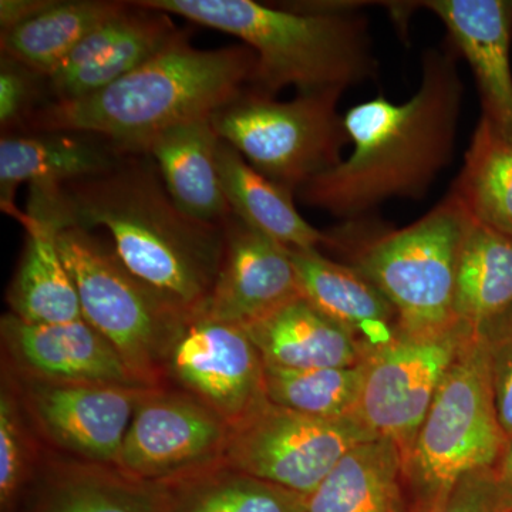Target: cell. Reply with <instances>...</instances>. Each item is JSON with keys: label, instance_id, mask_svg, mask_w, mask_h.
Here are the masks:
<instances>
[{"label": "cell", "instance_id": "ba28073f", "mask_svg": "<svg viewBox=\"0 0 512 512\" xmlns=\"http://www.w3.org/2000/svg\"><path fill=\"white\" fill-rule=\"evenodd\" d=\"M342 94L322 90L276 101L248 87L215 111L211 123L258 173L296 194L343 161L350 138L338 113Z\"/></svg>", "mask_w": 512, "mask_h": 512}, {"label": "cell", "instance_id": "ffe728a7", "mask_svg": "<svg viewBox=\"0 0 512 512\" xmlns=\"http://www.w3.org/2000/svg\"><path fill=\"white\" fill-rule=\"evenodd\" d=\"M220 144L210 117L167 128L133 154H146L156 163L168 194L185 215L222 225L232 210L218 171Z\"/></svg>", "mask_w": 512, "mask_h": 512}, {"label": "cell", "instance_id": "d4e9b609", "mask_svg": "<svg viewBox=\"0 0 512 512\" xmlns=\"http://www.w3.org/2000/svg\"><path fill=\"white\" fill-rule=\"evenodd\" d=\"M171 484L128 476L116 466L87 464L57 470L28 512H168Z\"/></svg>", "mask_w": 512, "mask_h": 512}, {"label": "cell", "instance_id": "8fae6325", "mask_svg": "<svg viewBox=\"0 0 512 512\" xmlns=\"http://www.w3.org/2000/svg\"><path fill=\"white\" fill-rule=\"evenodd\" d=\"M229 429L191 394L148 387L114 466L151 483H177L224 464Z\"/></svg>", "mask_w": 512, "mask_h": 512}, {"label": "cell", "instance_id": "9c48e42d", "mask_svg": "<svg viewBox=\"0 0 512 512\" xmlns=\"http://www.w3.org/2000/svg\"><path fill=\"white\" fill-rule=\"evenodd\" d=\"M375 439L352 417L318 419L265 400L229 429L224 466L309 497L349 450Z\"/></svg>", "mask_w": 512, "mask_h": 512}, {"label": "cell", "instance_id": "e0dca14e", "mask_svg": "<svg viewBox=\"0 0 512 512\" xmlns=\"http://www.w3.org/2000/svg\"><path fill=\"white\" fill-rule=\"evenodd\" d=\"M420 5L444 23L451 45L470 64L483 117L512 141V0H430Z\"/></svg>", "mask_w": 512, "mask_h": 512}, {"label": "cell", "instance_id": "4dcf8cb0", "mask_svg": "<svg viewBox=\"0 0 512 512\" xmlns=\"http://www.w3.org/2000/svg\"><path fill=\"white\" fill-rule=\"evenodd\" d=\"M50 103L46 77L10 57H0V126L2 136L19 134L29 117Z\"/></svg>", "mask_w": 512, "mask_h": 512}, {"label": "cell", "instance_id": "d590c367", "mask_svg": "<svg viewBox=\"0 0 512 512\" xmlns=\"http://www.w3.org/2000/svg\"><path fill=\"white\" fill-rule=\"evenodd\" d=\"M500 512L512 511V437L507 440L500 457L491 467Z\"/></svg>", "mask_w": 512, "mask_h": 512}, {"label": "cell", "instance_id": "30bf717a", "mask_svg": "<svg viewBox=\"0 0 512 512\" xmlns=\"http://www.w3.org/2000/svg\"><path fill=\"white\" fill-rule=\"evenodd\" d=\"M473 332L458 320L446 328L404 332L369 357L353 419L377 439L393 441L406 457L444 376Z\"/></svg>", "mask_w": 512, "mask_h": 512}, {"label": "cell", "instance_id": "3957f363", "mask_svg": "<svg viewBox=\"0 0 512 512\" xmlns=\"http://www.w3.org/2000/svg\"><path fill=\"white\" fill-rule=\"evenodd\" d=\"M255 67L248 46L197 49L183 30L163 52L101 92L40 107L19 134H94L133 154L167 128L210 119L248 89Z\"/></svg>", "mask_w": 512, "mask_h": 512}, {"label": "cell", "instance_id": "4fadbf2b", "mask_svg": "<svg viewBox=\"0 0 512 512\" xmlns=\"http://www.w3.org/2000/svg\"><path fill=\"white\" fill-rule=\"evenodd\" d=\"M148 387L30 380L28 409L57 446L114 466L137 403Z\"/></svg>", "mask_w": 512, "mask_h": 512}, {"label": "cell", "instance_id": "603a6c76", "mask_svg": "<svg viewBox=\"0 0 512 512\" xmlns=\"http://www.w3.org/2000/svg\"><path fill=\"white\" fill-rule=\"evenodd\" d=\"M26 244L8 292L12 313L33 325L83 319L79 292L57 247L56 231L23 212Z\"/></svg>", "mask_w": 512, "mask_h": 512}, {"label": "cell", "instance_id": "d6a6232c", "mask_svg": "<svg viewBox=\"0 0 512 512\" xmlns=\"http://www.w3.org/2000/svg\"><path fill=\"white\" fill-rule=\"evenodd\" d=\"M485 339L490 359L495 412L507 439L512 437V315L477 330Z\"/></svg>", "mask_w": 512, "mask_h": 512}, {"label": "cell", "instance_id": "52a82bcc", "mask_svg": "<svg viewBox=\"0 0 512 512\" xmlns=\"http://www.w3.org/2000/svg\"><path fill=\"white\" fill-rule=\"evenodd\" d=\"M507 440L495 412L487 343L474 330L403 458L410 508L436 503L467 474L493 467Z\"/></svg>", "mask_w": 512, "mask_h": 512}, {"label": "cell", "instance_id": "7c38bea8", "mask_svg": "<svg viewBox=\"0 0 512 512\" xmlns=\"http://www.w3.org/2000/svg\"><path fill=\"white\" fill-rule=\"evenodd\" d=\"M261 353L239 325L198 316L175 340L165 370L229 426L265 402Z\"/></svg>", "mask_w": 512, "mask_h": 512}, {"label": "cell", "instance_id": "f546056e", "mask_svg": "<svg viewBox=\"0 0 512 512\" xmlns=\"http://www.w3.org/2000/svg\"><path fill=\"white\" fill-rule=\"evenodd\" d=\"M363 376L365 363L308 370L265 365V396L276 406L318 419H349L359 400Z\"/></svg>", "mask_w": 512, "mask_h": 512}, {"label": "cell", "instance_id": "8d00e7d4", "mask_svg": "<svg viewBox=\"0 0 512 512\" xmlns=\"http://www.w3.org/2000/svg\"><path fill=\"white\" fill-rule=\"evenodd\" d=\"M510 512H512V511H510Z\"/></svg>", "mask_w": 512, "mask_h": 512}, {"label": "cell", "instance_id": "6da1fadb", "mask_svg": "<svg viewBox=\"0 0 512 512\" xmlns=\"http://www.w3.org/2000/svg\"><path fill=\"white\" fill-rule=\"evenodd\" d=\"M29 188L26 215L55 229H106L131 274L201 316L224 254V224L185 215L146 154H124L94 177Z\"/></svg>", "mask_w": 512, "mask_h": 512}, {"label": "cell", "instance_id": "d6986e66", "mask_svg": "<svg viewBox=\"0 0 512 512\" xmlns=\"http://www.w3.org/2000/svg\"><path fill=\"white\" fill-rule=\"evenodd\" d=\"M106 138L87 133L47 131L9 134L0 140V205L16 220L23 212L15 205L20 184L52 188L94 177L116 167L124 157Z\"/></svg>", "mask_w": 512, "mask_h": 512}, {"label": "cell", "instance_id": "5bb4252c", "mask_svg": "<svg viewBox=\"0 0 512 512\" xmlns=\"http://www.w3.org/2000/svg\"><path fill=\"white\" fill-rule=\"evenodd\" d=\"M224 231L220 269L201 316L244 328L301 296L288 247L234 212L224 221Z\"/></svg>", "mask_w": 512, "mask_h": 512}, {"label": "cell", "instance_id": "83f0119b", "mask_svg": "<svg viewBox=\"0 0 512 512\" xmlns=\"http://www.w3.org/2000/svg\"><path fill=\"white\" fill-rule=\"evenodd\" d=\"M450 194L478 224L512 238V141L485 117Z\"/></svg>", "mask_w": 512, "mask_h": 512}, {"label": "cell", "instance_id": "1f68e13d", "mask_svg": "<svg viewBox=\"0 0 512 512\" xmlns=\"http://www.w3.org/2000/svg\"><path fill=\"white\" fill-rule=\"evenodd\" d=\"M28 441L18 403L8 390L0 396V512H15L28 478Z\"/></svg>", "mask_w": 512, "mask_h": 512}, {"label": "cell", "instance_id": "cb8c5ba5", "mask_svg": "<svg viewBox=\"0 0 512 512\" xmlns=\"http://www.w3.org/2000/svg\"><path fill=\"white\" fill-rule=\"evenodd\" d=\"M218 171L232 212L252 228L288 248L318 249L328 245V234L312 227L299 214L293 194L248 164L234 147L221 140Z\"/></svg>", "mask_w": 512, "mask_h": 512}, {"label": "cell", "instance_id": "484cf974", "mask_svg": "<svg viewBox=\"0 0 512 512\" xmlns=\"http://www.w3.org/2000/svg\"><path fill=\"white\" fill-rule=\"evenodd\" d=\"M510 315L512 238L473 220L458 255L454 319L481 330Z\"/></svg>", "mask_w": 512, "mask_h": 512}, {"label": "cell", "instance_id": "e575fe53", "mask_svg": "<svg viewBox=\"0 0 512 512\" xmlns=\"http://www.w3.org/2000/svg\"><path fill=\"white\" fill-rule=\"evenodd\" d=\"M57 0H2L0 2V32H6L42 15L56 5Z\"/></svg>", "mask_w": 512, "mask_h": 512}, {"label": "cell", "instance_id": "9a60e30c", "mask_svg": "<svg viewBox=\"0 0 512 512\" xmlns=\"http://www.w3.org/2000/svg\"><path fill=\"white\" fill-rule=\"evenodd\" d=\"M181 32L167 13L128 2L46 77L50 101L101 92L163 52Z\"/></svg>", "mask_w": 512, "mask_h": 512}, {"label": "cell", "instance_id": "5b68a950", "mask_svg": "<svg viewBox=\"0 0 512 512\" xmlns=\"http://www.w3.org/2000/svg\"><path fill=\"white\" fill-rule=\"evenodd\" d=\"M471 217L448 194L419 221L400 229L346 221L326 231V247L340 249L355 271L389 299L407 333L453 323L458 255Z\"/></svg>", "mask_w": 512, "mask_h": 512}, {"label": "cell", "instance_id": "7a4b0ae2", "mask_svg": "<svg viewBox=\"0 0 512 512\" xmlns=\"http://www.w3.org/2000/svg\"><path fill=\"white\" fill-rule=\"evenodd\" d=\"M456 49H429L419 90L396 104L379 94L343 116L352 154L296 192L309 207L360 220L392 198L420 200L450 164L464 84Z\"/></svg>", "mask_w": 512, "mask_h": 512}, {"label": "cell", "instance_id": "277c9868", "mask_svg": "<svg viewBox=\"0 0 512 512\" xmlns=\"http://www.w3.org/2000/svg\"><path fill=\"white\" fill-rule=\"evenodd\" d=\"M141 8L190 20L241 39L256 55L249 89L275 97L342 90L375 79L377 60L366 16L353 3L272 6L254 0H134Z\"/></svg>", "mask_w": 512, "mask_h": 512}, {"label": "cell", "instance_id": "8992f818", "mask_svg": "<svg viewBox=\"0 0 512 512\" xmlns=\"http://www.w3.org/2000/svg\"><path fill=\"white\" fill-rule=\"evenodd\" d=\"M55 231L79 292L83 319L109 340L138 382L158 387L175 340L198 316L131 274L113 244L93 231Z\"/></svg>", "mask_w": 512, "mask_h": 512}, {"label": "cell", "instance_id": "2e32d148", "mask_svg": "<svg viewBox=\"0 0 512 512\" xmlns=\"http://www.w3.org/2000/svg\"><path fill=\"white\" fill-rule=\"evenodd\" d=\"M0 330L9 356L30 380L147 387L131 375L109 340L84 319L33 325L8 313Z\"/></svg>", "mask_w": 512, "mask_h": 512}, {"label": "cell", "instance_id": "44dd1931", "mask_svg": "<svg viewBox=\"0 0 512 512\" xmlns=\"http://www.w3.org/2000/svg\"><path fill=\"white\" fill-rule=\"evenodd\" d=\"M244 328L265 365L308 370L365 363L356 340L302 296Z\"/></svg>", "mask_w": 512, "mask_h": 512}, {"label": "cell", "instance_id": "f1b7e54d", "mask_svg": "<svg viewBox=\"0 0 512 512\" xmlns=\"http://www.w3.org/2000/svg\"><path fill=\"white\" fill-rule=\"evenodd\" d=\"M308 495L227 466L171 484L168 512H306Z\"/></svg>", "mask_w": 512, "mask_h": 512}, {"label": "cell", "instance_id": "836d02e7", "mask_svg": "<svg viewBox=\"0 0 512 512\" xmlns=\"http://www.w3.org/2000/svg\"><path fill=\"white\" fill-rule=\"evenodd\" d=\"M410 512H500L491 468L467 474L441 500Z\"/></svg>", "mask_w": 512, "mask_h": 512}, {"label": "cell", "instance_id": "7402d4cb", "mask_svg": "<svg viewBox=\"0 0 512 512\" xmlns=\"http://www.w3.org/2000/svg\"><path fill=\"white\" fill-rule=\"evenodd\" d=\"M306 512H410L399 447L386 439L357 444L309 495Z\"/></svg>", "mask_w": 512, "mask_h": 512}, {"label": "cell", "instance_id": "4316f807", "mask_svg": "<svg viewBox=\"0 0 512 512\" xmlns=\"http://www.w3.org/2000/svg\"><path fill=\"white\" fill-rule=\"evenodd\" d=\"M127 3L57 0L42 15L0 32V50L2 55L47 77L93 30L126 9Z\"/></svg>", "mask_w": 512, "mask_h": 512}, {"label": "cell", "instance_id": "ac0fdd59", "mask_svg": "<svg viewBox=\"0 0 512 512\" xmlns=\"http://www.w3.org/2000/svg\"><path fill=\"white\" fill-rule=\"evenodd\" d=\"M288 249L302 298L356 340L365 362L403 335L396 308L352 266L332 261L318 249Z\"/></svg>", "mask_w": 512, "mask_h": 512}]
</instances>
